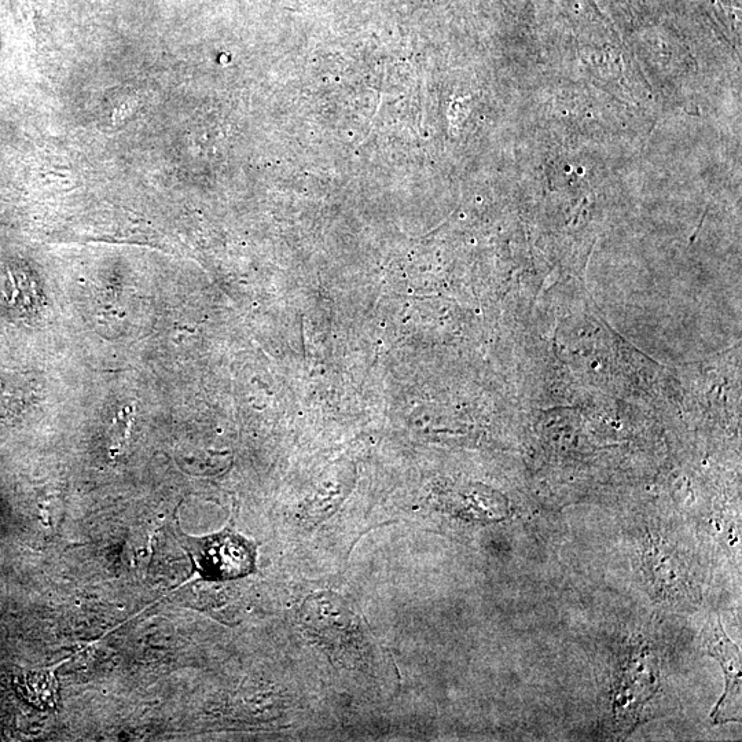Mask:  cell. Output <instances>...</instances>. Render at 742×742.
Instances as JSON below:
<instances>
[{"label":"cell","instance_id":"6da1fadb","mask_svg":"<svg viewBox=\"0 0 742 742\" xmlns=\"http://www.w3.org/2000/svg\"><path fill=\"white\" fill-rule=\"evenodd\" d=\"M179 542L205 579H237L255 569V547L234 532L224 531L207 538L179 534Z\"/></svg>","mask_w":742,"mask_h":742},{"label":"cell","instance_id":"7a4b0ae2","mask_svg":"<svg viewBox=\"0 0 742 742\" xmlns=\"http://www.w3.org/2000/svg\"><path fill=\"white\" fill-rule=\"evenodd\" d=\"M704 648L708 655L722 664L726 674V689L722 700L716 705L712 716L715 722L730 721V715L737 714L741 697V656L740 650L723 631L719 620L707 626L704 633Z\"/></svg>","mask_w":742,"mask_h":742},{"label":"cell","instance_id":"3957f363","mask_svg":"<svg viewBox=\"0 0 742 742\" xmlns=\"http://www.w3.org/2000/svg\"><path fill=\"white\" fill-rule=\"evenodd\" d=\"M135 421V407L128 404L119 410L110 429V450L113 454H120L130 440L132 425Z\"/></svg>","mask_w":742,"mask_h":742}]
</instances>
